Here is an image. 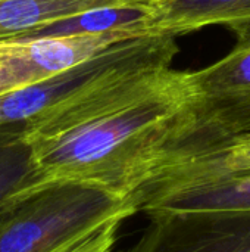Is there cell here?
<instances>
[{
    "instance_id": "cell-4",
    "label": "cell",
    "mask_w": 250,
    "mask_h": 252,
    "mask_svg": "<svg viewBox=\"0 0 250 252\" xmlns=\"http://www.w3.org/2000/svg\"><path fill=\"white\" fill-rule=\"evenodd\" d=\"M147 34L143 19L103 31L38 37L0 46V94L40 83L91 58L108 47Z\"/></svg>"
},
{
    "instance_id": "cell-7",
    "label": "cell",
    "mask_w": 250,
    "mask_h": 252,
    "mask_svg": "<svg viewBox=\"0 0 250 252\" xmlns=\"http://www.w3.org/2000/svg\"><path fill=\"white\" fill-rule=\"evenodd\" d=\"M149 0H0V46L31 40L68 19L109 9H146Z\"/></svg>"
},
{
    "instance_id": "cell-9",
    "label": "cell",
    "mask_w": 250,
    "mask_h": 252,
    "mask_svg": "<svg viewBox=\"0 0 250 252\" xmlns=\"http://www.w3.org/2000/svg\"><path fill=\"white\" fill-rule=\"evenodd\" d=\"M155 210L199 211H250V170L212 177L156 195L139 208V213Z\"/></svg>"
},
{
    "instance_id": "cell-5",
    "label": "cell",
    "mask_w": 250,
    "mask_h": 252,
    "mask_svg": "<svg viewBox=\"0 0 250 252\" xmlns=\"http://www.w3.org/2000/svg\"><path fill=\"white\" fill-rule=\"evenodd\" d=\"M121 252H250V211L155 210Z\"/></svg>"
},
{
    "instance_id": "cell-8",
    "label": "cell",
    "mask_w": 250,
    "mask_h": 252,
    "mask_svg": "<svg viewBox=\"0 0 250 252\" xmlns=\"http://www.w3.org/2000/svg\"><path fill=\"white\" fill-rule=\"evenodd\" d=\"M250 22V0H149L143 16L147 34L180 37L205 27Z\"/></svg>"
},
{
    "instance_id": "cell-2",
    "label": "cell",
    "mask_w": 250,
    "mask_h": 252,
    "mask_svg": "<svg viewBox=\"0 0 250 252\" xmlns=\"http://www.w3.org/2000/svg\"><path fill=\"white\" fill-rule=\"evenodd\" d=\"M230 31L236 35L234 47L217 62L192 71L196 93L169 124L152 165L250 140V22Z\"/></svg>"
},
{
    "instance_id": "cell-10",
    "label": "cell",
    "mask_w": 250,
    "mask_h": 252,
    "mask_svg": "<svg viewBox=\"0 0 250 252\" xmlns=\"http://www.w3.org/2000/svg\"><path fill=\"white\" fill-rule=\"evenodd\" d=\"M41 186L19 130L0 131V217Z\"/></svg>"
},
{
    "instance_id": "cell-3",
    "label": "cell",
    "mask_w": 250,
    "mask_h": 252,
    "mask_svg": "<svg viewBox=\"0 0 250 252\" xmlns=\"http://www.w3.org/2000/svg\"><path fill=\"white\" fill-rule=\"evenodd\" d=\"M134 214L128 198L105 189L49 183L0 217V252H63L109 220Z\"/></svg>"
},
{
    "instance_id": "cell-1",
    "label": "cell",
    "mask_w": 250,
    "mask_h": 252,
    "mask_svg": "<svg viewBox=\"0 0 250 252\" xmlns=\"http://www.w3.org/2000/svg\"><path fill=\"white\" fill-rule=\"evenodd\" d=\"M178 52L172 38L28 120L21 137L41 186L72 182L128 198L146 177L171 121L196 93L192 71L172 68Z\"/></svg>"
},
{
    "instance_id": "cell-6",
    "label": "cell",
    "mask_w": 250,
    "mask_h": 252,
    "mask_svg": "<svg viewBox=\"0 0 250 252\" xmlns=\"http://www.w3.org/2000/svg\"><path fill=\"white\" fill-rule=\"evenodd\" d=\"M175 37L141 35L116 43L90 61L53 75L40 83H34L0 94V131L19 130L38 112L55 103L57 99L74 92L99 75L118 68L127 62L141 58Z\"/></svg>"
},
{
    "instance_id": "cell-11",
    "label": "cell",
    "mask_w": 250,
    "mask_h": 252,
    "mask_svg": "<svg viewBox=\"0 0 250 252\" xmlns=\"http://www.w3.org/2000/svg\"><path fill=\"white\" fill-rule=\"evenodd\" d=\"M130 217L127 216H118L108 223H105L102 227L90 233L87 238L81 239L71 248L63 252H112L113 247L118 241V233L121 229V224Z\"/></svg>"
}]
</instances>
